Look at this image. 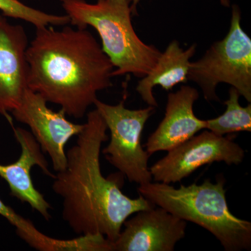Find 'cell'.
<instances>
[{
  "label": "cell",
  "mask_w": 251,
  "mask_h": 251,
  "mask_svg": "<svg viewBox=\"0 0 251 251\" xmlns=\"http://www.w3.org/2000/svg\"><path fill=\"white\" fill-rule=\"evenodd\" d=\"M235 135L220 136L204 129L173 150L150 168L154 182H180L198 168L224 162L228 166L242 163L244 149L234 141Z\"/></svg>",
  "instance_id": "52a82bcc"
},
{
  "label": "cell",
  "mask_w": 251,
  "mask_h": 251,
  "mask_svg": "<svg viewBox=\"0 0 251 251\" xmlns=\"http://www.w3.org/2000/svg\"><path fill=\"white\" fill-rule=\"evenodd\" d=\"M134 214L112 242L113 251H173L186 235L187 222L160 206Z\"/></svg>",
  "instance_id": "9c48e42d"
},
{
  "label": "cell",
  "mask_w": 251,
  "mask_h": 251,
  "mask_svg": "<svg viewBox=\"0 0 251 251\" xmlns=\"http://www.w3.org/2000/svg\"><path fill=\"white\" fill-rule=\"evenodd\" d=\"M70 24L93 27L101 40L103 52L115 69L112 77L132 74L148 75L156 66L161 52L144 43L132 23L133 14L129 0H59Z\"/></svg>",
  "instance_id": "277c9868"
},
{
  "label": "cell",
  "mask_w": 251,
  "mask_h": 251,
  "mask_svg": "<svg viewBox=\"0 0 251 251\" xmlns=\"http://www.w3.org/2000/svg\"><path fill=\"white\" fill-rule=\"evenodd\" d=\"M241 95L234 87L229 90V99L224 102L226 110L216 118L206 120V129L220 136L242 131H251V104L243 107L239 103Z\"/></svg>",
  "instance_id": "9a60e30c"
},
{
  "label": "cell",
  "mask_w": 251,
  "mask_h": 251,
  "mask_svg": "<svg viewBox=\"0 0 251 251\" xmlns=\"http://www.w3.org/2000/svg\"><path fill=\"white\" fill-rule=\"evenodd\" d=\"M13 130L15 138L21 145V156L14 163L0 164V176L9 185L11 196L22 202L27 203L33 210L49 221L51 219L50 210L52 207L33 184L31 170L38 166L52 179L54 175L50 171L49 162L31 132L20 127H13Z\"/></svg>",
  "instance_id": "8fae6325"
},
{
  "label": "cell",
  "mask_w": 251,
  "mask_h": 251,
  "mask_svg": "<svg viewBox=\"0 0 251 251\" xmlns=\"http://www.w3.org/2000/svg\"><path fill=\"white\" fill-rule=\"evenodd\" d=\"M26 59L28 88L75 119L112 86L115 67L87 27L38 28Z\"/></svg>",
  "instance_id": "7a4b0ae2"
},
{
  "label": "cell",
  "mask_w": 251,
  "mask_h": 251,
  "mask_svg": "<svg viewBox=\"0 0 251 251\" xmlns=\"http://www.w3.org/2000/svg\"><path fill=\"white\" fill-rule=\"evenodd\" d=\"M130 4H131L132 10L133 11V14L135 15L137 13V5L139 4L141 0H129ZM220 3L224 7L229 8L230 7V0H219Z\"/></svg>",
  "instance_id": "e0dca14e"
},
{
  "label": "cell",
  "mask_w": 251,
  "mask_h": 251,
  "mask_svg": "<svg viewBox=\"0 0 251 251\" xmlns=\"http://www.w3.org/2000/svg\"><path fill=\"white\" fill-rule=\"evenodd\" d=\"M196 52L195 44L188 49L180 47L178 41L170 43L166 50L161 52L156 66L151 72L138 81L136 91L148 105L158 107L153 88L160 86L163 90H173L175 85L188 82V71L191 61Z\"/></svg>",
  "instance_id": "4fadbf2b"
},
{
  "label": "cell",
  "mask_w": 251,
  "mask_h": 251,
  "mask_svg": "<svg viewBox=\"0 0 251 251\" xmlns=\"http://www.w3.org/2000/svg\"><path fill=\"white\" fill-rule=\"evenodd\" d=\"M0 216L14 226L18 237L29 247L39 251H67L69 240H62L49 237L36 228L29 220L23 217L13 208L5 204L0 198Z\"/></svg>",
  "instance_id": "5bb4252c"
},
{
  "label": "cell",
  "mask_w": 251,
  "mask_h": 251,
  "mask_svg": "<svg viewBox=\"0 0 251 251\" xmlns=\"http://www.w3.org/2000/svg\"><path fill=\"white\" fill-rule=\"evenodd\" d=\"M76 143L68 150L67 166L52 178V189L62 199V219L77 235L101 234L114 242L124 223L138 211L154 204L139 195L126 196L124 175L105 177L100 169L103 143L108 141L106 124L97 109L89 112Z\"/></svg>",
  "instance_id": "6da1fadb"
},
{
  "label": "cell",
  "mask_w": 251,
  "mask_h": 251,
  "mask_svg": "<svg viewBox=\"0 0 251 251\" xmlns=\"http://www.w3.org/2000/svg\"><path fill=\"white\" fill-rule=\"evenodd\" d=\"M240 9L232 6L230 27L201 59L190 63L188 80L197 84L206 101H220L219 83L228 84L251 103V39L241 25Z\"/></svg>",
  "instance_id": "5b68a950"
},
{
  "label": "cell",
  "mask_w": 251,
  "mask_h": 251,
  "mask_svg": "<svg viewBox=\"0 0 251 251\" xmlns=\"http://www.w3.org/2000/svg\"><path fill=\"white\" fill-rule=\"evenodd\" d=\"M0 11L6 17L30 23L36 29L70 24V20L66 14H49L23 4L19 0H0Z\"/></svg>",
  "instance_id": "2e32d148"
},
{
  "label": "cell",
  "mask_w": 251,
  "mask_h": 251,
  "mask_svg": "<svg viewBox=\"0 0 251 251\" xmlns=\"http://www.w3.org/2000/svg\"><path fill=\"white\" fill-rule=\"evenodd\" d=\"M223 176L217 182L206 179L201 184L164 183L139 185L140 196L173 215L201 226L212 234L226 251H250L251 223L234 215L229 209Z\"/></svg>",
  "instance_id": "3957f363"
},
{
  "label": "cell",
  "mask_w": 251,
  "mask_h": 251,
  "mask_svg": "<svg viewBox=\"0 0 251 251\" xmlns=\"http://www.w3.org/2000/svg\"><path fill=\"white\" fill-rule=\"evenodd\" d=\"M94 105L110 133V143L101 151L105 159L129 182L141 185L153 181L148 166L150 155L144 150L141 137L156 108L149 105L148 108L131 110L126 108L124 100L117 105H110L99 99Z\"/></svg>",
  "instance_id": "8992f818"
},
{
  "label": "cell",
  "mask_w": 251,
  "mask_h": 251,
  "mask_svg": "<svg viewBox=\"0 0 251 251\" xmlns=\"http://www.w3.org/2000/svg\"><path fill=\"white\" fill-rule=\"evenodd\" d=\"M198 99V91L188 85L168 94L164 117L145 145L150 156L157 151H170L206 129V120L196 117L193 110Z\"/></svg>",
  "instance_id": "7c38bea8"
},
{
  "label": "cell",
  "mask_w": 251,
  "mask_h": 251,
  "mask_svg": "<svg viewBox=\"0 0 251 251\" xmlns=\"http://www.w3.org/2000/svg\"><path fill=\"white\" fill-rule=\"evenodd\" d=\"M47 103L40 94L27 87L19 105L11 113L16 121L29 126L43 152L50 158L54 171L58 173L67 166L66 145L82 131L85 125L69 121L65 112L61 109L53 111Z\"/></svg>",
  "instance_id": "ba28073f"
},
{
  "label": "cell",
  "mask_w": 251,
  "mask_h": 251,
  "mask_svg": "<svg viewBox=\"0 0 251 251\" xmlns=\"http://www.w3.org/2000/svg\"><path fill=\"white\" fill-rule=\"evenodd\" d=\"M28 39L23 26L0 15V115L12 125L9 115L17 108L27 88Z\"/></svg>",
  "instance_id": "30bf717a"
}]
</instances>
